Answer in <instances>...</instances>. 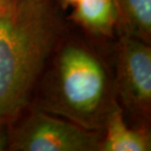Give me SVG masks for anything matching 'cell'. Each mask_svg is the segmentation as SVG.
I'll list each match as a JSON object with an SVG mask.
<instances>
[{
    "instance_id": "obj_1",
    "label": "cell",
    "mask_w": 151,
    "mask_h": 151,
    "mask_svg": "<svg viewBox=\"0 0 151 151\" xmlns=\"http://www.w3.org/2000/svg\"><path fill=\"white\" fill-rule=\"evenodd\" d=\"M56 35L44 0H13L0 9V123L27 103Z\"/></svg>"
},
{
    "instance_id": "obj_2",
    "label": "cell",
    "mask_w": 151,
    "mask_h": 151,
    "mask_svg": "<svg viewBox=\"0 0 151 151\" xmlns=\"http://www.w3.org/2000/svg\"><path fill=\"white\" fill-rule=\"evenodd\" d=\"M58 69L63 104L78 117L94 114L105 94V75L100 63L83 48L68 46L60 56Z\"/></svg>"
},
{
    "instance_id": "obj_3",
    "label": "cell",
    "mask_w": 151,
    "mask_h": 151,
    "mask_svg": "<svg viewBox=\"0 0 151 151\" xmlns=\"http://www.w3.org/2000/svg\"><path fill=\"white\" fill-rule=\"evenodd\" d=\"M100 146L98 134L83 125L37 112L25 120L10 141L11 149L22 151H93Z\"/></svg>"
},
{
    "instance_id": "obj_4",
    "label": "cell",
    "mask_w": 151,
    "mask_h": 151,
    "mask_svg": "<svg viewBox=\"0 0 151 151\" xmlns=\"http://www.w3.org/2000/svg\"><path fill=\"white\" fill-rule=\"evenodd\" d=\"M118 68L125 101L146 112L151 103V49L147 42L128 35L122 38Z\"/></svg>"
},
{
    "instance_id": "obj_5",
    "label": "cell",
    "mask_w": 151,
    "mask_h": 151,
    "mask_svg": "<svg viewBox=\"0 0 151 151\" xmlns=\"http://www.w3.org/2000/svg\"><path fill=\"white\" fill-rule=\"evenodd\" d=\"M150 147V137L142 132L128 128L120 110H114L110 113L106 137L101 141L100 150L149 151Z\"/></svg>"
},
{
    "instance_id": "obj_6",
    "label": "cell",
    "mask_w": 151,
    "mask_h": 151,
    "mask_svg": "<svg viewBox=\"0 0 151 151\" xmlns=\"http://www.w3.org/2000/svg\"><path fill=\"white\" fill-rule=\"evenodd\" d=\"M76 4L74 19L93 32L110 34L118 22L116 0H78Z\"/></svg>"
},
{
    "instance_id": "obj_7",
    "label": "cell",
    "mask_w": 151,
    "mask_h": 151,
    "mask_svg": "<svg viewBox=\"0 0 151 151\" xmlns=\"http://www.w3.org/2000/svg\"><path fill=\"white\" fill-rule=\"evenodd\" d=\"M118 21L128 35L144 42L151 35V0H116Z\"/></svg>"
},
{
    "instance_id": "obj_8",
    "label": "cell",
    "mask_w": 151,
    "mask_h": 151,
    "mask_svg": "<svg viewBox=\"0 0 151 151\" xmlns=\"http://www.w3.org/2000/svg\"><path fill=\"white\" fill-rule=\"evenodd\" d=\"M13 0H0V9L5 8L6 6H8Z\"/></svg>"
},
{
    "instance_id": "obj_9",
    "label": "cell",
    "mask_w": 151,
    "mask_h": 151,
    "mask_svg": "<svg viewBox=\"0 0 151 151\" xmlns=\"http://www.w3.org/2000/svg\"><path fill=\"white\" fill-rule=\"evenodd\" d=\"M5 146V138L0 134V150L2 149V147Z\"/></svg>"
},
{
    "instance_id": "obj_10",
    "label": "cell",
    "mask_w": 151,
    "mask_h": 151,
    "mask_svg": "<svg viewBox=\"0 0 151 151\" xmlns=\"http://www.w3.org/2000/svg\"><path fill=\"white\" fill-rule=\"evenodd\" d=\"M64 1L68 2V3H77L78 0H64Z\"/></svg>"
},
{
    "instance_id": "obj_11",
    "label": "cell",
    "mask_w": 151,
    "mask_h": 151,
    "mask_svg": "<svg viewBox=\"0 0 151 151\" xmlns=\"http://www.w3.org/2000/svg\"><path fill=\"white\" fill-rule=\"evenodd\" d=\"M25 1H43V0H25Z\"/></svg>"
}]
</instances>
